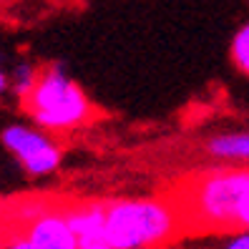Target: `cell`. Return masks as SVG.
Masks as SVG:
<instances>
[{"mask_svg": "<svg viewBox=\"0 0 249 249\" xmlns=\"http://www.w3.org/2000/svg\"><path fill=\"white\" fill-rule=\"evenodd\" d=\"M184 231L174 199H121L106 204V242L113 249H159Z\"/></svg>", "mask_w": 249, "mask_h": 249, "instance_id": "2", "label": "cell"}, {"mask_svg": "<svg viewBox=\"0 0 249 249\" xmlns=\"http://www.w3.org/2000/svg\"><path fill=\"white\" fill-rule=\"evenodd\" d=\"M224 249H249V229H242L234 239H229Z\"/></svg>", "mask_w": 249, "mask_h": 249, "instance_id": "11", "label": "cell"}, {"mask_svg": "<svg viewBox=\"0 0 249 249\" xmlns=\"http://www.w3.org/2000/svg\"><path fill=\"white\" fill-rule=\"evenodd\" d=\"M63 212L81 244L106 239V204H73Z\"/></svg>", "mask_w": 249, "mask_h": 249, "instance_id": "6", "label": "cell"}, {"mask_svg": "<svg viewBox=\"0 0 249 249\" xmlns=\"http://www.w3.org/2000/svg\"><path fill=\"white\" fill-rule=\"evenodd\" d=\"M38 76H40V68H36V66H31V63L16 66L10 83H13V91L20 96V101L31 96V91L36 89V83H38Z\"/></svg>", "mask_w": 249, "mask_h": 249, "instance_id": "8", "label": "cell"}, {"mask_svg": "<svg viewBox=\"0 0 249 249\" xmlns=\"http://www.w3.org/2000/svg\"><path fill=\"white\" fill-rule=\"evenodd\" d=\"M237 219H239V229H249V194H247V196L242 199V204H239Z\"/></svg>", "mask_w": 249, "mask_h": 249, "instance_id": "12", "label": "cell"}, {"mask_svg": "<svg viewBox=\"0 0 249 249\" xmlns=\"http://www.w3.org/2000/svg\"><path fill=\"white\" fill-rule=\"evenodd\" d=\"M207 154L219 161H249V134H222L207 141Z\"/></svg>", "mask_w": 249, "mask_h": 249, "instance_id": "7", "label": "cell"}, {"mask_svg": "<svg viewBox=\"0 0 249 249\" xmlns=\"http://www.w3.org/2000/svg\"><path fill=\"white\" fill-rule=\"evenodd\" d=\"M8 83H10V81H8V76H5L3 71H0V93H3V91L8 89Z\"/></svg>", "mask_w": 249, "mask_h": 249, "instance_id": "15", "label": "cell"}, {"mask_svg": "<svg viewBox=\"0 0 249 249\" xmlns=\"http://www.w3.org/2000/svg\"><path fill=\"white\" fill-rule=\"evenodd\" d=\"M18 229L38 249H78L81 247L76 231L71 229L68 219H66V212L55 209V207H48L33 222H28L25 227H18Z\"/></svg>", "mask_w": 249, "mask_h": 249, "instance_id": "5", "label": "cell"}, {"mask_svg": "<svg viewBox=\"0 0 249 249\" xmlns=\"http://www.w3.org/2000/svg\"><path fill=\"white\" fill-rule=\"evenodd\" d=\"M3 249H38V247H36L31 239H28L20 229H10L8 242H5V247H3Z\"/></svg>", "mask_w": 249, "mask_h": 249, "instance_id": "10", "label": "cell"}, {"mask_svg": "<svg viewBox=\"0 0 249 249\" xmlns=\"http://www.w3.org/2000/svg\"><path fill=\"white\" fill-rule=\"evenodd\" d=\"M249 194V169H214L189 179L174 199L184 219V231L239 229V204Z\"/></svg>", "mask_w": 249, "mask_h": 249, "instance_id": "1", "label": "cell"}, {"mask_svg": "<svg viewBox=\"0 0 249 249\" xmlns=\"http://www.w3.org/2000/svg\"><path fill=\"white\" fill-rule=\"evenodd\" d=\"M231 63L237 66L244 76H249V23L242 25L231 40Z\"/></svg>", "mask_w": 249, "mask_h": 249, "instance_id": "9", "label": "cell"}, {"mask_svg": "<svg viewBox=\"0 0 249 249\" xmlns=\"http://www.w3.org/2000/svg\"><path fill=\"white\" fill-rule=\"evenodd\" d=\"M78 249H113L106 239H98V242H89V244H81Z\"/></svg>", "mask_w": 249, "mask_h": 249, "instance_id": "13", "label": "cell"}, {"mask_svg": "<svg viewBox=\"0 0 249 249\" xmlns=\"http://www.w3.org/2000/svg\"><path fill=\"white\" fill-rule=\"evenodd\" d=\"M3 143L31 177H46L61 164V146L43 131L28 128L20 124L8 126L3 131Z\"/></svg>", "mask_w": 249, "mask_h": 249, "instance_id": "4", "label": "cell"}, {"mask_svg": "<svg viewBox=\"0 0 249 249\" xmlns=\"http://www.w3.org/2000/svg\"><path fill=\"white\" fill-rule=\"evenodd\" d=\"M8 227H5V222H3V219H0V249H3L5 247V242H8Z\"/></svg>", "mask_w": 249, "mask_h": 249, "instance_id": "14", "label": "cell"}, {"mask_svg": "<svg viewBox=\"0 0 249 249\" xmlns=\"http://www.w3.org/2000/svg\"><path fill=\"white\" fill-rule=\"evenodd\" d=\"M31 119L48 131H71L91 121L93 106L61 66L40 68V76L31 96L23 98Z\"/></svg>", "mask_w": 249, "mask_h": 249, "instance_id": "3", "label": "cell"}]
</instances>
